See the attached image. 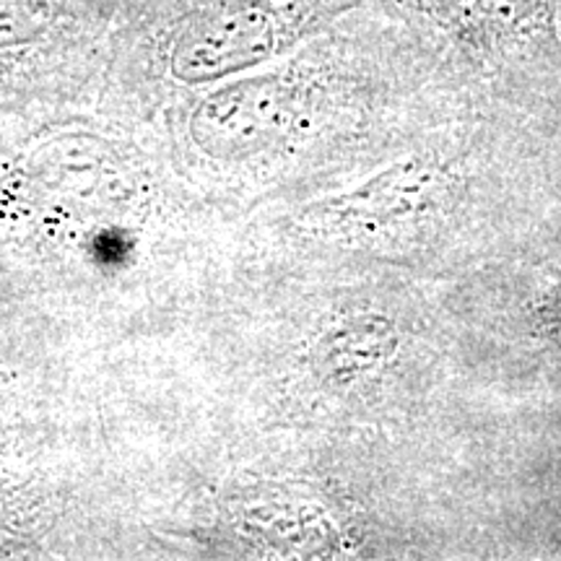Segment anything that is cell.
I'll return each mask as SVG.
<instances>
[{
  "mask_svg": "<svg viewBox=\"0 0 561 561\" xmlns=\"http://www.w3.org/2000/svg\"><path fill=\"white\" fill-rule=\"evenodd\" d=\"M442 24L489 45L553 39L557 0H424Z\"/></svg>",
  "mask_w": 561,
  "mask_h": 561,
  "instance_id": "6da1fadb",
  "label": "cell"
}]
</instances>
